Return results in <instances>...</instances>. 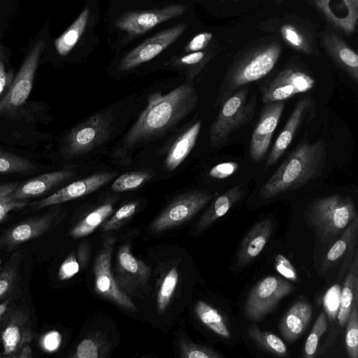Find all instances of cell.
Returning <instances> with one entry per match:
<instances>
[{"label": "cell", "instance_id": "1", "mask_svg": "<svg viewBox=\"0 0 358 358\" xmlns=\"http://www.w3.org/2000/svg\"><path fill=\"white\" fill-rule=\"evenodd\" d=\"M198 101L196 89L187 83L165 94L151 93L146 107L122 138V148L131 149L162 136L187 116Z\"/></svg>", "mask_w": 358, "mask_h": 358}, {"label": "cell", "instance_id": "2", "mask_svg": "<svg viewBox=\"0 0 358 358\" xmlns=\"http://www.w3.org/2000/svg\"><path fill=\"white\" fill-rule=\"evenodd\" d=\"M327 144L323 139L301 141L284 159L259 192L263 200L298 189L319 177L327 160Z\"/></svg>", "mask_w": 358, "mask_h": 358}, {"label": "cell", "instance_id": "3", "mask_svg": "<svg viewBox=\"0 0 358 358\" xmlns=\"http://www.w3.org/2000/svg\"><path fill=\"white\" fill-rule=\"evenodd\" d=\"M280 52V45L272 43L255 48L234 62L222 83L215 106H220L238 89L266 76L275 66Z\"/></svg>", "mask_w": 358, "mask_h": 358}, {"label": "cell", "instance_id": "4", "mask_svg": "<svg viewBox=\"0 0 358 358\" xmlns=\"http://www.w3.org/2000/svg\"><path fill=\"white\" fill-rule=\"evenodd\" d=\"M305 219L323 241L336 237L357 215L353 199L333 194L313 201L305 210Z\"/></svg>", "mask_w": 358, "mask_h": 358}, {"label": "cell", "instance_id": "5", "mask_svg": "<svg viewBox=\"0 0 358 358\" xmlns=\"http://www.w3.org/2000/svg\"><path fill=\"white\" fill-rule=\"evenodd\" d=\"M248 88H240L220 105V110L209 130L211 147L227 143L235 131L252 120L257 98L254 94L248 100Z\"/></svg>", "mask_w": 358, "mask_h": 358}, {"label": "cell", "instance_id": "6", "mask_svg": "<svg viewBox=\"0 0 358 358\" xmlns=\"http://www.w3.org/2000/svg\"><path fill=\"white\" fill-rule=\"evenodd\" d=\"M110 110L100 112L73 127L66 136L62 154L67 158L83 155L105 143L113 131Z\"/></svg>", "mask_w": 358, "mask_h": 358}, {"label": "cell", "instance_id": "7", "mask_svg": "<svg viewBox=\"0 0 358 358\" xmlns=\"http://www.w3.org/2000/svg\"><path fill=\"white\" fill-rule=\"evenodd\" d=\"M34 338L31 312L26 306L8 307L0 316V357L17 358Z\"/></svg>", "mask_w": 358, "mask_h": 358}, {"label": "cell", "instance_id": "8", "mask_svg": "<svg viewBox=\"0 0 358 358\" xmlns=\"http://www.w3.org/2000/svg\"><path fill=\"white\" fill-rule=\"evenodd\" d=\"M294 289L290 282L279 277L267 276L262 279L248 295L243 306L245 317L250 321H261Z\"/></svg>", "mask_w": 358, "mask_h": 358}, {"label": "cell", "instance_id": "9", "mask_svg": "<svg viewBox=\"0 0 358 358\" xmlns=\"http://www.w3.org/2000/svg\"><path fill=\"white\" fill-rule=\"evenodd\" d=\"M213 197L207 190H194L178 195L152 222L151 231L159 233L183 224L199 213Z\"/></svg>", "mask_w": 358, "mask_h": 358}, {"label": "cell", "instance_id": "10", "mask_svg": "<svg viewBox=\"0 0 358 358\" xmlns=\"http://www.w3.org/2000/svg\"><path fill=\"white\" fill-rule=\"evenodd\" d=\"M45 47V42L41 39L29 51L8 91L0 100V117L15 111L27 101Z\"/></svg>", "mask_w": 358, "mask_h": 358}, {"label": "cell", "instance_id": "11", "mask_svg": "<svg viewBox=\"0 0 358 358\" xmlns=\"http://www.w3.org/2000/svg\"><path fill=\"white\" fill-rule=\"evenodd\" d=\"M115 239L105 240L97 253L94 264V289L101 297L118 306L134 310L136 306L132 301L117 286L111 271V258Z\"/></svg>", "mask_w": 358, "mask_h": 358}, {"label": "cell", "instance_id": "12", "mask_svg": "<svg viewBox=\"0 0 358 358\" xmlns=\"http://www.w3.org/2000/svg\"><path fill=\"white\" fill-rule=\"evenodd\" d=\"M63 217L62 209L55 208L10 227L0 234V249L10 250L43 236L55 228Z\"/></svg>", "mask_w": 358, "mask_h": 358}, {"label": "cell", "instance_id": "13", "mask_svg": "<svg viewBox=\"0 0 358 358\" xmlns=\"http://www.w3.org/2000/svg\"><path fill=\"white\" fill-rule=\"evenodd\" d=\"M315 85V80L310 74L298 68L289 67L261 87L262 100L264 104L285 101L310 91Z\"/></svg>", "mask_w": 358, "mask_h": 358}, {"label": "cell", "instance_id": "14", "mask_svg": "<svg viewBox=\"0 0 358 358\" xmlns=\"http://www.w3.org/2000/svg\"><path fill=\"white\" fill-rule=\"evenodd\" d=\"M187 10L182 4H171L162 8L132 10L123 13L115 21V27L130 36L145 34L154 27L178 17Z\"/></svg>", "mask_w": 358, "mask_h": 358}, {"label": "cell", "instance_id": "15", "mask_svg": "<svg viewBox=\"0 0 358 358\" xmlns=\"http://www.w3.org/2000/svg\"><path fill=\"white\" fill-rule=\"evenodd\" d=\"M186 28L185 23H180L148 38L121 59L118 71H127L150 61L176 41Z\"/></svg>", "mask_w": 358, "mask_h": 358}, {"label": "cell", "instance_id": "16", "mask_svg": "<svg viewBox=\"0 0 358 358\" xmlns=\"http://www.w3.org/2000/svg\"><path fill=\"white\" fill-rule=\"evenodd\" d=\"M117 176L116 172H99L75 181L40 200L32 202L29 207L36 211L48 206L58 205L95 192L108 184Z\"/></svg>", "mask_w": 358, "mask_h": 358}, {"label": "cell", "instance_id": "17", "mask_svg": "<svg viewBox=\"0 0 358 358\" xmlns=\"http://www.w3.org/2000/svg\"><path fill=\"white\" fill-rule=\"evenodd\" d=\"M284 107V101L265 104L250 142L249 152L252 162H260L265 157Z\"/></svg>", "mask_w": 358, "mask_h": 358}, {"label": "cell", "instance_id": "18", "mask_svg": "<svg viewBox=\"0 0 358 358\" xmlns=\"http://www.w3.org/2000/svg\"><path fill=\"white\" fill-rule=\"evenodd\" d=\"M315 109V103L310 96L303 97L296 103L287 123L270 152L265 164L266 169L270 168L278 161L292 143L302 123L313 119Z\"/></svg>", "mask_w": 358, "mask_h": 358}, {"label": "cell", "instance_id": "19", "mask_svg": "<svg viewBox=\"0 0 358 358\" xmlns=\"http://www.w3.org/2000/svg\"><path fill=\"white\" fill-rule=\"evenodd\" d=\"M327 20L346 36L352 35L358 20V0H315Z\"/></svg>", "mask_w": 358, "mask_h": 358}, {"label": "cell", "instance_id": "20", "mask_svg": "<svg viewBox=\"0 0 358 358\" xmlns=\"http://www.w3.org/2000/svg\"><path fill=\"white\" fill-rule=\"evenodd\" d=\"M273 230L271 219L266 218L257 223L243 237L237 255V264L245 266L255 259L263 250Z\"/></svg>", "mask_w": 358, "mask_h": 358}, {"label": "cell", "instance_id": "21", "mask_svg": "<svg viewBox=\"0 0 358 358\" xmlns=\"http://www.w3.org/2000/svg\"><path fill=\"white\" fill-rule=\"evenodd\" d=\"M323 43L334 63L357 83L358 55L356 52L332 31L324 34Z\"/></svg>", "mask_w": 358, "mask_h": 358}, {"label": "cell", "instance_id": "22", "mask_svg": "<svg viewBox=\"0 0 358 358\" xmlns=\"http://www.w3.org/2000/svg\"><path fill=\"white\" fill-rule=\"evenodd\" d=\"M72 176L73 172L70 170L55 171L41 174L19 185L13 191V196L18 200H26L41 196Z\"/></svg>", "mask_w": 358, "mask_h": 358}, {"label": "cell", "instance_id": "23", "mask_svg": "<svg viewBox=\"0 0 358 358\" xmlns=\"http://www.w3.org/2000/svg\"><path fill=\"white\" fill-rule=\"evenodd\" d=\"M312 314V308L308 303L299 301L292 305L279 324L283 338L289 343L297 340L308 326Z\"/></svg>", "mask_w": 358, "mask_h": 358}, {"label": "cell", "instance_id": "24", "mask_svg": "<svg viewBox=\"0 0 358 358\" xmlns=\"http://www.w3.org/2000/svg\"><path fill=\"white\" fill-rule=\"evenodd\" d=\"M201 127V121L198 120L178 136L164 159V167L166 171H174L187 157L196 144Z\"/></svg>", "mask_w": 358, "mask_h": 358}, {"label": "cell", "instance_id": "25", "mask_svg": "<svg viewBox=\"0 0 358 358\" xmlns=\"http://www.w3.org/2000/svg\"><path fill=\"white\" fill-rule=\"evenodd\" d=\"M242 185H236L219 195L205 210L196 225V231H201L224 216L244 196Z\"/></svg>", "mask_w": 358, "mask_h": 358}, {"label": "cell", "instance_id": "26", "mask_svg": "<svg viewBox=\"0 0 358 358\" xmlns=\"http://www.w3.org/2000/svg\"><path fill=\"white\" fill-rule=\"evenodd\" d=\"M358 298V256L355 252L347 276L341 291V303L338 313V320L341 326H344L348 320L352 305Z\"/></svg>", "mask_w": 358, "mask_h": 358}, {"label": "cell", "instance_id": "27", "mask_svg": "<svg viewBox=\"0 0 358 358\" xmlns=\"http://www.w3.org/2000/svg\"><path fill=\"white\" fill-rule=\"evenodd\" d=\"M117 263V271L122 278L141 283L148 280L149 268L133 255L128 245H123L119 249Z\"/></svg>", "mask_w": 358, "mask_h": 358}, {"label": "cell", "instance_id": "28", "mask_svg": "<svg viewBox=\"0 0 358 358\" xmlns=\"http://www.w3.org/2000/svg\"><path fill=\"white\" fill-rule=\"evenodd\" d=\"M89 16L90 9L85 8L73 24L55 40V47L60 56L67 55L77 44L85 29Z\"/></svg>", "mask_w": 358, "mask_h": 358}, {"label": "cell", "instance_id": "29", "mask_svg": "<svg viewBox=\"0 0 358 358\" xmlns=\"http://www.w3.org/2000/svg\"><path fill=\"white\" fill-rule=\"evenodd\" d=\"M358 231V216L357 215L346 227L338 239L327 252L322 263V270H327L346 253L349 248L356 243Z\"/></svg>", "mask_w": 358, "mask_h": 358}, {"label": "cell", "instance_id": "30", "mask_svg": "<svg viewBox=\"0 0 358 358\" xmlns=\"http://www.w3.org/2000/svg\"><path fill=\"white\" fill-rule=\"evenodd\" d=\"M194 310L199 320L212 331L223 338H231L227 323L216 308L203 301H198Z\"/></svg>", "mask_w": 358, "mask_h": 358}, {"label": "cell", "instance_id": "31", "mask_svg": "<svg viewBox=\"0 0 358 358\" xmlns=\"http://www.w3.org/2000/svg\"><path fill=\"white\" fill-rule=\"evenodd\" d=\"M113 205L106 203L94 209L79 222L70 231L73 238H80L90 235L113 213Z\"/></svg>", "mask_w": 358, "mask_h": 358}, {"label": "cell", "instance_id": "32", "mask_svg": "<svg viewBox=\"0 0 358 358\" xmlns=\"http://www.w3.org/2000/svg\"><path fill=\"white\" fill-rule=\"evenodd\" d=\"M22 254L15 252L8 262L0 268V301L10 296L20 280V264Z\"/></svg>", "mask_w": 358, "mask_h": 358}, {"label": "cell", "instance_id": "33", "mask_svg": "<svg viewBox=\"0 0 358 358\" xmlns=\"http://www.w3.org/2000/svg\"><path fill=\"white\" fill-rule=\"evenodd\" d=\"M248 334L257 345L267 352L280 357L287 356L286 345L275 334L262 331L255 324L249 327Z\"/></svg>", "mask_w": 358, "mask_h": 358}, {"label": "cell", "instance_id": "34", "mask_svg": "<svg viewBox=\"0 0 358 358\" xmlns=\"http://www.w3.org/2000/svg\"><path fill=\"white\" fill-rule=\"evenodd\" d=\"M154 175L153 171L150 169L126 172L113 181L111 185V189L115 192L136 189L149 181Z\"/></svg>", "mask_w": 358, "mask_h": 358}, {"label": "cell", "instance_id": "35", "mask_svg": "<svg viewBox=\"0 0 358 358\" xmlns=\"http://www.w3.org/2000/svg\"><path fill=\"white\" fill-rule=\"evenodd\" d=\"M18 185L17 182L0 184V223L8 217L11 211L22 209L28 205L26 200H18L13 196V192Z\"/></svg>", "mask_w": 358, "mask_h": 358}, {"label": "cell", "instance_id": "36", "mask_svg": "<svg viewBox=\"0 0 358 358\" xmlns=\"http://www.w3.org/2000/svg\"><path fill=\"white\" fill-rule=\"evenodd\" d=\"M280 35L286 43L294 50L305 54H313L310 42L301 28L292 24H285L280 27Z\"/></svg>", "mask_w": 358, "mask_h": 358}, {"label": "cell", "instance_id": "37", "mask_svg": "<svg viewBox=\"0 0 358 358\" xmlns=\"http://www.w3.org/2000/svg\"><path fill=\"white\" fill-rule=\"evenodd\" d=\"M34 169L29 159L0 150V173H31Z\"/></svg>", "mask_w": 358, "mask_h": 358}, {"label": "cell", "instance_id": "38", "mask_svg": "<svg viewBox=\"0 0 358 358\" xmlns=\"http://www.w3.org/2000/svg\"><path fill=\"white\" fill-rule=\"evenodd\" d=\"M178 272L176 267L171 268L164 276L157 292V303L158 312L163 313L173 296L178 282Z\"/></svg>", "mask_w": 358, "mask_h": 358}, {"label": "cell", "instance_id": "39", "mask_svg": "<svg viewBox=\"0 0 358 358\" xmlns=\"http://www.w3.org/2000/svg\"><path fill=\"white\" fill-rule=\"evenodd\" d=\"M345 346L351 358H358V298L355 299L345 323Z\"/></svg>", "mask_w": 358, "mask_h": 358}, {"label": "cell", "instance_id": "40", "mask_svg": "<svg viewBox=\"0 0 358 358\" xmlns=\"http://www.w3.org/2000/svg\"><path fill=\"white\" fill-rule=\"evenodd\" d=\"M327 329V315L322 312L316 321L306 339L303 349V357L311 358L316 353L319 341Z\"/></svg>", "mask_w": 358, "mask_h": 358}, {"label": "cell", "instance_id": "41", "mask_svg": "<svg viewBox=\"0 0 358 358\" xmlns=\"http://www.w3.org/2000/svg\"><path fill=\"white\" fill-rule=\"evenodd\" d=\"M179 350L183 358H222L219 352L201 345L193 343L185 338L179 341Z\"/></svg>", "mask_w": 358, "mask_h": 358}, {"label": "cell", "instance_id": "42", "mask_svg": "<svg viewBox=\"0 0 358 358\" xmlns=\"http://www.w3.org/2000/svg\"><path fill=\"white\" fill-rule=\"evenodd\" d=\"M138 202L132 201L121 206L114 215L102 224L103 231L114 230L121 227L127 220L131 217L136 212Z\"/></svg>", "mask_w": 358, "mask_h": 358}, {"label": "cell", "instance_id": "43", "mask_svg": "<svg viewBox=\"0 0 358 358\" xmlns=\"http://www.w3.org/2000/svg\"><path fill=\"white\" fill-rule=\"evenodd\" d=\"M323 303L325 314L330 320H335L338 315L341 303V287L338 285H333L325 294Z\"/></svg>", "mask_w": 358, "mask_h": 358}, {"label": "cell", "instance_id": "44", "mask_svg": "<svg viewBox=\"0 0 358 358\" xmlns=\"http://www.w3.org/2000/svg\"><path fill=\"white\" fill-rule=\"evenodd\" d=\"M80 271V262L73 253H71L62 263L58 270V278L66 280L73 278Z\"/></svg>", "mask_w": 358, "mask_h": 358}, {"label": "cell", "instance_id": "45", "mask_svg": "<svg viewBox=\"0 0 358 358\" xmlns=\"http://www.w3.org/2000/svg\"><path fill=\"white\" fill-rule=\"evenodd\" d=\"M275 267L276 271L284 278L292 281L297 280L296 271L285 256L279 254L275 257Z\"/></svg>", "mask_w": 358, "mask_h": 358}, {"label": "cell", "instance_id": "46", "mask_svg": "<svg viewBox=\"0 0 358 358\" xmlns=\"http://www.w3.org/2000/svg\"><path fill=\"white\" fill-rule=\"evenodd\" d=\"M73 357L77 358H97L99 357L98 345L92 339H84L78 344Z\"/></svg>", "mask_w": 358, "mask_h": 358}, {"label": "cell", "instance_id": "47", "mask_svg": "<svg viewBox=\"0 0 358 358\" xmlns=\"http://www.w3.org/2000/svg\"><path fill=\"white\" fill-rule=\"evenodd\" d=\"M238 168L236 162H224L214 166L209 171L210 177L217 179H224L233 175Z\"/></svg>", "mask_w": 358, "mask_h": 358}, {"label": "cell", "instance_id": "48", "mask_svg": "<svg viewBox=\"0 0 358 358\" xmlns=\"http://www.w3.org/2000/svg\"><path fill=\"white\" fill-rule=\"evenodd\" d=\"M213 38V34L209 32H202L196 35L185 45V52H192L203 50L208 45Z\"/></svg>", "mask_w": 358, "mask_h": 358}, {"label": "cell", "instance_id": "49", "mask_svg": "<svg viewBox=\"0 0 358 358\" xmlns=\"http://www.w3.org/2000/svg\"><path fill=\"white\" fill-rule=\"evenodd\" d=\"M206 53L201 51L192 52L184 55L178 59V63L180 65L192 66L201 62L205 58Z\"/></svg>", "mask_w": 358, "mask_h": 358}, {"label": "cell", "instance_id": "50", "mask_svg": "<svg viewBox=\"0 0 358 358\" xmlns=\"http://www.w3.org/2000/svg\"><path fill=\"white\" fill-rule=\"evenodd\" d=\"M60 341V335L57 332H52L47 336L45 347L48 348L49 350H54L59 345Z\"/></svg>", "mask_w": 358, "mask_h": 358}, {"label": "cell", "instance_id": "51", "mask_svg": "<svg viewBox=\"0 0 358 358\" xmlns=\"http://www.w3.org/2000/svg\"><path fill=\"white\" fill-rule=\"evenodd\" d=\"M10 82V75L5 69L2 61L0 59V96Z\"/></svg>", "mask_w": 358, "mask_h": 358}, {"label": "cell", "instance_id": "52", "mask_svg": "<svg viewBox=\"0 0 358 358\" xmlns=\"http://www.w3.org/2000/svg\"><path fill=\"white\" fill-rule=\"evenodd\" d=\"M89 246L87 243H82L78 248V257L80 264L82 265L83 268L87 264L89 259Z\"/></svg>", "mask_w": 358, "mask_h": 358}, {"label": "cell", "instance_id": "53", "mask_svg": "<svg viewBox=\"0 0 358 358\" xmlns=\"http://www.w3.org/2000/svg\"><path fill=\"white\" fill-rule=\"evenodd\" d=\"M32 357V350L29 345H25L20 352L19 353L17 358H31Z\"/></svg>", "mask_w": 358, "mask_h": 358}, {"label": "cell", "instance_id": "54", "mask_svg": "<svg viewBox=\"0 0 358 358\" xmlns=\"http://www.w3.org/2000/svg\"><path fill=\"white\" fill-rule=\"evenodd\" d=\"M1 265H2V259H1V257L0 256V268L1 267Z\"/></svg>", "mask_w": 358, "mask_h": 358}, {"label": "cell", "instance_id": "55", "mask_svg": "<svg viewBox=\"0 0 358 358\" xmlns=\"http://www.w3.org/2000/svg\"><path fill=\"white\" fill-rule=\"evenodd\" d=\"M283 1H285V0H275V1L278 2V3H280V2Z\"/></svg>", "mask_w": 358, "mask_h": 358}]
</instances>
